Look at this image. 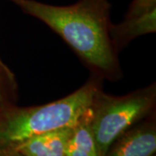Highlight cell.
<instances>
[{"label":"cell","instance_id":"5b68a950","mask_svg":"<svg viewBox=\"0 0 156 156\" xmlns=\"http://www.w3.org/2000/svg\"><path fill=\"white\" fill-rule=\"evenodd\" d=\"M156 31V9L140 16L124 17L119 23H111L108 29L112 47L119 55L133 40Z\"/></svg>","mask_w":156,"mask_h":156},{"label":"cell","instance_id":"6da1fadb","mask_svg":"<svg viewBox=\"0 0 156 156\" xmlns=\"http://www.w3.org/2000/svg\"><path fill=\"white\" fill-rule=\"evenodd\" d=\"M4 1L12 3L59 35L92 76L109 82L123 77L119 55L109 39L112 5L108 0H78L63 6L37 0Z\"/></svg>","mask_w":156,"mask_h":156},{"label":"cell","instance_id":"52a82bcc","mask_svg":"<svg viewBox=\"0 0 156 156\" xmlns=\"http://www.w3.org/2000/svg\"><path fill=\"white\" fill-rule=\"evenodd\" d=\"M91 120L92 110L89 107L73 125V132L68 140L65 156H98Z\"/></svg>","mask_w":156,"mask_h":156},{"label":"cell","instance_id":"8992f818","mask_svg":"<svg viewBox=\"0 0 156 156\" xmlns=\"http://www.w3.org/2000/svg\"><path fill=\"white\" fill-rule=\"evenodd\" d=\"M72 132L73 126H67L34 135L18 147L17 153L23 156H65Z\"/></svg>","mask_w":156,"mask_h":156},{"label":"cell","instance_id":"7a4b0ae2","mask_svg":"<svg viewBox=\"0 0 156 156\" xmlns=\"http://www.w3.org/2000/svg\"><path fill=\"white\" fill-rule=\"evenodd\" d=\"M103 80L92 76L85 83L59 100L37 106L0 104V156H11L18 147L34 135L73 126L90 107Z\"/></svg>","mask_w":156,"mask_h":156},{"label":"cell","instance_id":"8fae6325","mask_svg":"<svg viewBox=\"0 0 156 156\" xmlns=\"http://www.w3.org/2000/svg\"><path fill=\"white\" fill-rule=\"evenodd\" d=\"M154 156H155V155H154Z\"/></svg>","mask_w":156,"mask_h":156},{"label":"cell","instance_id":"3957f363","mask_svg":"<svg viewBox=\"0 0 156 156\" xmlns=\"http://www.w3.org/2000/svg\"><path fill=\"white\" fill-rule=\"evenodd\" d=\"M155 106V83L119 96L107 94L102 88L98 89L90 105L98 156H105L115 140L154 113Z\"/></svg>","mask_w":156,"mask_h":156},{"label":"cell","instance_id":"9c48e42d","mask_svg":"<svg viewBox=\"0 0 156 156\" xmlns=\"http://www.w3.org/2000/svg\"><path fill=\"white\" fill-rule=\"evenodd\" d=\"M154 9H156V0H133L124 17L140 16Z\"/></svg>","mask_w":156,"mask_h":156},{"label":"cell","instance_id":"ba28073f","mask_svg":"<svg viewBox=\"0 0 156 156\" xmlns=\"http://www.w3.org/2000/svg\"><path fill=\"white\" fill-rule=\"evenodd\" d=\"M19 98V88L14 72L0 56V104L17 103Z\"/></svg>","mask_w":156,"mask_h":156},{"label":"cell","instance_id":"277c9868","mask_svg":"<svg viewBox=\"0 0 156 156\" xmlns=\"http://www.w3.org/2000/svg\"><path fill=\"white\" fill-rule=\"evenodd\" d=\"M153 114L147 121L136 123L115 140L105 156L155 155L156 125Z\"/></svg>","mask_w":156,"mask_h":156},{"label":"cell","instance_id":"30bf717a","mask_svg":"<svg viewBox=\"0 0 156 156\" xmlns=\"http://www.w3.org/2000/svg\"><path fill=\"white\" fill-rule=\"evenodd\" d=\"M11 156H23V155H21V154H20L19 153H15L14 154H12Z\"/></svg>","mask_w":156,"mask_h":156}]
</instances>
